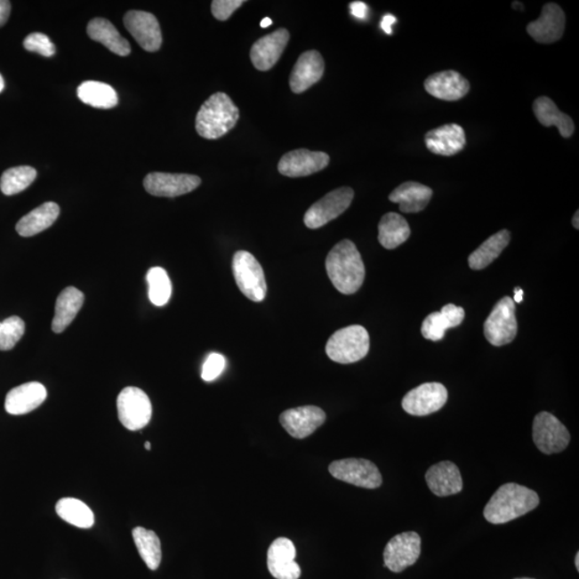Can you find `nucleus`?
Segmentation results:
<instances>
[{
	"instance_id": "obj_1",
	"label": "nucleus",
	"mask_w": 579,
	"mask_h": 579,
	"mask_svg": "<svg viewBox=\"0 0 579 579\" xmlns=\"http://www.w3.org/2000/svg\"><path fill=\"white\" fill-rule=\"evenodd\" d=\"M332 284L342 294H356L365 280V265L361 253L351 241L343 239L334 246L326 261Z\"/></svg>"
},
{
	"instance_id": "obj_2",
	"label": "nucleus",
	"mask_w": 579,
	"mask_h": 579,
	"mask_svg": "<svg viewBox=\"0 0 579 579\" xmlns=\"http://www.w3.org/2000/svg\"><path fill=\"white\" fill-rule=\"evenodd\" d=\"M540 504L539 495L523 485L508 483L497 489L484 509L490 524H507L534 511Z\"/></svg>"
},
{
	"instance_id": "obj_3",
	"label": "nucleus",
	"mask_w": 579,
	"mask_h": 579,
	"mask_svg": "<svg viewBox=\"0 0 579 579\" xmlns=\"http://www.w3.org/2000/svg\"><path fill=\"white\" fill-rule=\"evenodd\" d=\"M239 109L226 92L213 93L197 114L196 129L200 137L217 140L236 127Z\"/></svg>"
},
{
	"instance_id": "obj_4",
	"label": "nucleus",
	"mask_w": 579,
	"mask_h": 579,
	"mask_svg": "<svg viewBox=\"0 0 579 579\" xmlns=\"http://www.w3.org/2000/svg\"><path fill=\"white\" fill-rule=\"evenodd\" d=\"M370 341L366 328L351 326L333 334L326 343V354L332 361L352 364L361 361L369 352Z\"/></svg>"
},
{
	"instance_id": "obj_5",
	"label": "nucleus",
	"mask_w": 579,
	"mask_h": 579,
	"mask_svg": "<svg viewBox=\"0 0 579 579\" xmlns=\"http://www.w3.org/2000/svg\"><path fill=\"white\" fill-rule=\"evenodd\" d=\"M233 275L238 289L253 302H262L268 291L262 266L252 253L237 252L233 257Z\"/></svg>"
},
{
	"instance_id": "obj_6",
	"label": "nucleus",
	"mask_w": 579,
	"mask_h": 579,
	"mask_svg": "<svg viewBox=\"0 0 579 579\" xmlns=\"http://www.w3.org/2000/svg\"><path fill=\"white\" fill-rule=\"evenodd\" d=\"M512 297L504 296L494 307L484 323V334L489 343L501 347L511 343L518 335V320Z\"/></svg>"
},
{
	"instance_id": "obj_7",
	"label": "nucleus",
	"mask_w": 579,
	"mask_h": 579,
	"mask_svg": "<svg viewBox=\"0 0 579 579\" xmlns=\"http://www.w3.org/2000/svg\"><path fill=\"white\" fill-rule=\"evenodd\" d=\"M117 411L125 429L140 430L150 422L153 406L142 390L128 386L118 395Z\"/></svg>"
},
{
	"instance_id": "obj_8",
	"label": "nucleus",
	"mask_w": 579,
	"mask_h": 579,
	"mask_svg": "<svg viewBox=\"0 0 579 579\" xmlns=\"http://www.w3.org/2000/svg\"><path fill=\"white\" fill-rule=\"evenodd\" d=\"M328 471L339 481L354 487L375 489L382 484V476L374 462L363 458H347L333 462Z\"/></svg>"
},
{
	"instance_id": "obj_9",
	"label": "nucleus",
	"mask_w": 579,
	"mask_h": 579,
	"mask_svg": "<svg viewBox=\"0 0 579 579\" xmlns=\"http://www.w3.org/2000/svg\"><path fill=\"white\" fill-rule=\"evenodd\" d=\"M353 197L354 191L350 187H342L328 192L306 212L305 226L312 229L326 226L348 210Z\"/></svg>"
},
{
	"instance_id": "obj_10",
	"label": "nucleus",
	"mask_w": 579,
	"mask_h": 579,
	"mask_svg": "<svg viewBox=\"0 0 579 579\" xmlns=\"http://www.w3.org/2000/svg\"><path fill=\"white\" fill-rule=\"evenodd\" d=\"M532 429L536 447L546 455L565 451L570 443V432L550 412H541L537 414Z\"/></svg>"
},
{
	"instance_id": "obj_11",
	"label": "nucleus",
	"mask_w": 579,
	"mask_h": 579,
	"mask_svg": "<svg viewBox=\"0 0 579 579\" xmlns=\"http://www.w3.org/2000/svg\"><path fill=\"white\" fill-rule=\"evenodd\" d=\"M421 546V536L416 532L409 531L395 535L385 546L384 566L394 573L405 571L419 559Z\"/></svg>"
},
{
	"instance_id": "obj_12",
	"label": "nucleus",
	"mask_w": 579,
	"mask_h": 579,
	"mask_svg": "<svg viewBox=\"0 0 579 579\" xmlns=\"http://www.w3.org/2000/svg\"><path fill=\"white\" fill-rule=\"evenodd\" d=\"M448 398L445 385L437 382L424 383L411 390L403 399L404 410L414 416H425L439 411Z\"/></svg>"
},
{
	"instance_id": "obj_13",
	"label": "nucleus",
	"mask_w": 579,
	"mask_h": 579,
	"mask_svg": "<svg viewBox=\"0 0 579 579\" xmlns=\"http://www.w3.org/2000/svg\"><path fill=\"white\" fill-rule=\"evenodd\" d=\"M199 176L154 172L144 179L145 190L154 197H176L187 195L201 185Z\"/></svg>"
},
{
	"instance_id": "obj_14",
	"label": "nucleus",
	"mask_w": 579,
	"mask_h": 579,
	"mask_svg": "<svg viewBox=\"0 0 579 579\" xmlns=\"http://www.w3.org/2000/svg\"><path fill=\"white\" fill-rule=\"evenodd\" d=\"M330 156L323 151L295 149L281 157L278 171L286 177H305L325 170L330 164Z\"/></svg>"
},
{
	"instance_id": "obj_15",
	"label": "nucleus",
	"mask_w": 579,
	"mask_h": 579,
	"mask_svg": "<svg viewBox=\"0 0 579 579\" xmlns=\"http://www.w3.org/2000/svg\"><path fill=\"white\" fill-rule=\"evenodd\" d=\"M326 420V412L319 406H305L289 409L281 414L280 424L291 437L305 439L314 434Z\"/></svg>"
},
{
	"instance_id": "obj_16",
	"label": "nucleus",
	"mask_w": 579,
	"mask_h": 579,
	"mask_svg": "<svg viewBox=\"0 0 579 579\" xmlns=\"http://www.w3.org/2000/svg\"><path fill=\"white\" fill-rule=\"evenodd\" d=\"M124 24L141 48L157 52L163 44V35L157 18L154 14L132 10L124 18Z\"/></svg>"
},
{
	"instance_id": "obj_17",
	"label": "nucleus",
	"mask_w": 579,
	"mask_h": 579,
	"mask_svg": "<svg viewBox=\"0 0 579 579\" xmlns=\"http://www.w3.org/2000/svg\"><path fill=\"white\" fill-rule=\"evenodd\" d=\"M566 28V15L556 4H546L540 18L527 26V33L539 44H554L562 38Z\"/></svg>"
},
{
	"instance_id": "obj_18",
	"label": "nucleus",
	"mask_w": 579,
	"mask_h": 579,
	"mask_svg": "<svg viewBox=\"0 0 579 579\" xmlns=\"http://www.w3.org/2000/svg\"><path fill=\"white\" fill-rule=\"evenodd\" d=\"M289 40L290 34L285 28H279L259 39L250 51V59L255 69L259 71L272 69L283 55Z\"/></svg>"
},
{
	"instance_id": "obj_19",
	"label": "nucleus",
	"mask_w": 579,
	"mask_h": 579,
	"mask_svg": "<svg viewBox=\"0 0 579 579\" xmlns=\"http://www.w3.org/2000/svg\"><path fill=\"white\" fill-rule=\"evenodd\" d=\"M296 550L286 537H278L268 551V567L276 579H299L301 567L295 561Z\"/></svg>"
},
{
	"instance_id": "obj_20",
	"label": "nucleus",
	"mask_w": 579,
	"mask_h": 579,
	"mask_svg": "<svg viewBox=\"0 0 579 579\" xmlns=\"http://www.w3.org/2000/svg\"><path fill=\"white\" fill-rule=\"evenodd\" d=\"M325 60L319 52L311 50L302 53L294 65L290 76V88L294 93L310 90L325 75Z\"/></svg>"
},
{
	"instance_id": "obj_21",
	"label": "nucleus",
	"mask_w": 579,
	"mask_h": 579,
	"mask_svg": "<svg viewBox=\"0 0 579 579\" xmlns=\"http://www.w3.org/2000/svg\"><path fill=\"white\" fill-rule=\"evenodd\" d=\"M425 90L432 97L446 101H457L470 91V83L461 73L446 70L427 77Z\"/></svg>"
},
{
	"instance_id": "obj_22",
	"label": "nucleus",
	"mask_w": 579,
	"mask_h": 579,
	"mask_svg": "<svg viewBox=\"0 0 579 579\" xmlns=\"http://www.w3.org/2000/svg\"><path fill=\"white\" fill-rule=\"evenodd\" d=\"M426 148L440 156H454L465 149L466 133L457 124L443 125L425 135Z\"/></svg>"
},
{
	"instance_id": "obj_23",
	"label": "nucleus",
	"mask_w": 579,
	"mask_h": 579,
	"mask_svg": "<svg viewBox=\"0 0 579 579\" xmlns=\"http://www.w3.org/2000/svg\"><path fill=\"white\" fill-rule=\"evenodd\" d=\"M48 396L44 385L28 382L17 386L7 394L4 409L9 414L23 415L38 408Z\"/></svg>"
},
{
	"instance_id": "obj_24",
	"label": "nucleus",
	"mask_w": 579,
	"mask_h": 579,
	"mask_svg": "<svg viewBox=\"0 0 579 579\" xmlns=\"http://www.w3.org/2000/svg\"><path fill=\"white\" fill-rule=\"evenodd\" d=\"M426 483L438 497H448L462 490V478L455 463L441 462L431 466L426 472Z\"/></svg>"
},
{
	"instance_id": "obj_25",
	"label": "nucleus",
	"mask_w": 579,
	"mask_h": 579,
	"mask_svg": "<svg viewBox=\"0 0 579 579\" xmlns=\"http://www.w3.org/2000/svg\"><path fill=\"white\" fill-rule=\"evenodd\" d=\"M465 319V310L453 304L443 306L440 312L427 316L422 326V335L431 342H439L448 328L461 326Z\"/></svg>"
},
{
	"instance_id": "obj_26",
	"label": "nucleus",
	"mask_w": 579,
	"mask_h": 579,
	"mask_svg": "<svg viewBox=\"0 0 579 579\" xmlns=\"http://www.w3.org/2000/svg\"><path fill=\"white\" fill-rule=\"evenodd\" d=\"M431 197L432 190L430 187L416 181H406L396 188L390 193L389 199L390 202L398 203L401 212L411 213L425 210Z\"/></svg>"
},
{
	"instance_id": "obj_27",
	"label": "nucleus",
	"mask_w": 579,
	"mask_h": 579,
	"mask_svg": "<svg viewBox=\"0 0 579 579\" xmlns=\"http://www.w3.org/2000/svg\"><path fill=\"white\" fill-rule=\"evenodd\" d=\"M84 294L75 286H68L57 297L55 304V316L52 322V330L60 334L69 326L84 304Z\"/></svg>"
},
{
	"instance_id": "obj_28",
	"label": "nucleus",
	"mask_w": 579,
	"mask_h": 579,
	"mask_svg": "<svg viewBox=\"0 0 579 579\" xmlns=\"http://www.w3.org/2000/svg\"><path fill=\"white\" fill-rule=\"evenodd\" d=\"M87 34L90 38L101 43L113 53L119 56H128L132 53V46L123 38L115 26L109 20L96 18L87 25Z\"/></svg>"
},
{
	"instance_id": "obj_29",
	"label": "nucleus",
	"mask_w": 579,
	"mask_h": 579,
	"mask_svg": "<svg viewBox=\"0 0 579 579\" xmlns=\"http://www.w3.org/2000/svg\"><path fill=\"white\" fill-rule=\"evenodd\" d=\"M60 208L54 202H46L35 208L28 215L20 219L17 223V232L20 237H30L45 231L59 218Z\"/></svg>"
},
{
	"instance_id": "obj_30",
	"label": "nucleus",
	"mask_w": 579,
	"mask_h": 579,
	"mask_svg": "<svg viewBox=\"0 0 579 579\" xmlns=\"http://www.w3.org/2000/svg\"><path fill=\"white\" fill-rule=\"evenodd\" d=\"M534 112L537 121L545 127L555 126L561 137L570 138L575 130L572 118L560 111L555 102L549 97H539L534 102Z\"/></svg>"
},
{
	"instance_id": "obj_31",
	"label": "nucleus",
	"mask_w": 579,
	"mask_h": 579,
	"mask_svg": "<svg viewBox=\"0 0 579 579\" xmlns=\"http://www.w3.org/2000/svg\"><path fill=\"white\" fill-rule=\"evenodd\" d=\"M409 223L398 213H388L379 223V242L385 249H395L410 237Z\"/></svg>"
},
{
	"instance_id": "obj_32",
	"label": "nucleus",
	"mask_w": 579,
	"mask_h": 579,
	"mask_svg": "<svg viewBox=\"0 0 579 579\" xmlns=\"http://www.w3.org/2000/svg\"><path fill=\"white\" fill-rule=\"evenodd\" d=\"M510 241L511 233L508 229H503V231L494 234L470 254L469 266L473 270L487 268L507 248Z\"/></svg>"
},
{
	"instance_id": "obj_33",
	"label": "nucleus",
	"mask_w": 579,
	"mask_h": 579,
	"mask_svg": "<svg viewBox=\"0 0 579 579\" xmlns=\"http://www.w3.org/2000/svg\"><path fill=\"white\" fill-rule=\"evenodd\" d=\"M77 97L83 103L96 109H112L118 104L117 91L106 83L86 81L77 87Z\"/></svg>"
},
{
	"instance_id": "obj_34",
	"label": "nucleus",
	"mask_w": 579,
	"mask_h": 579,
	"mask_svg": "<svg viewBox=\"0 0 579 579\" xmlns=\"http://www.w3.org/2000/svg\"><path fill=\"white\" fill-rule=\"evenodd\" d=\"M56 513L66 523L77 527V528L90 529L95 523L92 511L81 500L75 498L60 499L56 503Z\"/></svg>"
},
{
	"instance_id": "obj_35",
	"label": "nucleus",
	"mask_w": 579,
	"mask_h": 579,
	"mask_svg": "<svg viewBox=\"0 0 579 579\" xmlns=\"http://www.w3.org/2000/svg\"><path fill=\"white\" fill-rule=\"evenodd\" d=\"M133 536L139 554L146 566L151 571L157 570L161 563V558H163L158 535L154 531L146 530L143 527H137L133 530Z\"/></svg>"
},
{
	"instance_id": "obj_36",
	"label": "nucleus",
	"mask_w": 579,
	"mask_h": 579,
	"mask_svg": "<svg viewBox=\"0 0 579 579\" xmlns=\"http://www.w3.org/2000/svg\"><path fill=\"white\" fill-rule=\"evenodd\" d=\"M36 179V171L31 166L22 165L4 172L0 180V189L4 195L14 196L28 189Z\"/></svg>"
},
{
	"instance_id": "obj_37",
	"label": "nucleus",
	"mask_w": 579,
	"mask_h": 579,
	"mask_svg": "<svg viewBox=\"0 0 579 579\" xmlns=\"http://www.w3.org/2000/svg\"><path fill=\"white\" fill-rule=\"evenodd\" d=\"M149 296L155 306L168 304L172 294V284L168 273L163 268H153L148 273Z\"/></svg>"
},
{
	"instance_id": "obj_38",
	"label": "nucleus",
	"mask_w": 579,
	"mask_h": 579,
	"mask_svg": "<svg viewBox=\"0 0 579 579\" xmlns=\"http://www.w3.org/2000/svg\"><path fill=\"white\" fill-rule=\"evenodd\" d=\"M25 333V322L13 316L0 322V351H9L15 347Z\"/></svg>"
},
{
	"instance_id": "obj_39",
	"label": "nucleus",
	"mask_w": 579,
	"mask_h": 579,
	"mask_svg": "<svg viewBox=\"0 0 579 579\" xmlns=\"http://www.w3.org/2000/svg\"><path fill=\"white\" fill-rule=\"evenodd\" d=\"M23 45L26 50L44 57H52L56 53L55 44L48 36L41 33H33L26 36Z\"/></svg>"
},
{
	"instance_id": "obj_40",
	"label": "nucleus",
	"mask_w": 579,
	"mask_h": 579,
	"mask_svg": "<svg viewBox=\"0 0 579 579\" xmlns=\"http://www.w3.org/2000/svg\"><path fill=\"white\" fill-rule=\"evenodd\" d=\"M226 367V359L221 354L212 353L206 358L202 369V379L206 382H211L219 377Z\"/></svg>"
},
{
	"instance_id": "obj_41",
	"label": "nucleus",
	"mask_w": 579,
	"mask_h": 579,
	"mask_svg": "<svg viewBox=\"0 0 579 579\" xmlns=\"http://www.w3.org/2000/svg\"><path fill=\"white\" fill-rule=\"evenodd\" d=\"M244 4V0H213L212 13L218 20H227Z\"/></svg>"
},
{
	"instance_id": "obj_42",
	"label": "nucleus",
	"mask_w": 579,
	"mask_h": 579,
	"mask_svg": "<svg viewBox=\"0 0 579 579\" xmlns=\"http://www.w3.org/2000/svg\"><path fill=\"white\" fill-rule=\"evenodd\" d=\"M351 14L358 20H365L368 15V6L362 2H353L350 4Z\"/></svg>"
},
{
	"instance_id": "obj_43",
	"label": "nucleus",
	"mask_w": 579,
	"mask_h": 579,
	"mask_svg": "<svg viewBox=\"0 0 579 579\" xmlns=\"http://www.w3.org/2000/svg\"><path fill=\"white\" fill-rule=\"evenodd\" d=\"M10 12H12V3L8 0H0V28L7 23Z\"/></svg>"
},
{
	"instance_id": "obj_44",
	"label": "nucleus",
	"mask_w": 579,
	"mask_h": 579,
	"mask_svg": "<svg viewBox=\"0 0 579 579\" xmlns=\"http://www.w3.org/2000/svg\"><path fill=\"white\" fill-rule=\"evenodd\" d=\"M396 19L392 14H386L381 22V28L384 30V33L388 35H392V26L396 23Z\"/></svg>"
},
{
	"instance_id": "obj_45",
	"label": "nucleus",
	"mask_w": 579,
	"mask_h": 579,
	"mask_svg": "<svg viewBox=\"0 0 579 579\" xmlns=\"http://www.w3.org/2000/svg\"><path fill=\"white\" fill-rule=\"evenodd\" d=\"M523 299H524V290L519 288V286H518V288L514 289V299H513V301H514V302H519H519H521V301H523Z\"/></svg>"
},
{
	"instance_id": "obj_46",
	"label": "nucleus",
	"mask_w": 579,
	"mask_h": 579,
	"mask_svg": "<svg viewBox=\"0 0 579 579\" xmlns=\"http://www.w3.org/2000/svg\"><path fill=\"white\" fill-rule=\"evenodd\" d=\"M272 24H273L272 20H270L269 18H265V19L262 20V22H261V28H268Z\"/></svg>"
},
{
	"instance_id": "obj_47",
	"label": "nucleus",
	"mask_w": 579,
	"mask_h": 579,
	"mask_svg": "<svg viewBox=\"0 0 579 579\" xmlns=\"http://www.w3.org/2000/svg\"><path fill=\"white\" fill-rule=\"evenodd\" d=\"M578 216H579V212L577 211V212L575 213V215H574V217H573V221H572L573 227L575 228L576 229H579V222H578V219H579V218H578Z\"/></svg>"
},
{
	"instance_id": "obj_48",
	"label": "nucleus",
	"mask_w": 579,
	"mask_h": 579,
	"mask_svg": "<svg viewBox=\"0 0 579 579\" xmlns=\"http://www.w3.org/2000/svg\"><path fill=\"white\" fill-rule=\"evenodd\" d=\"M4 77L2 75H0V92L4 91Z\"/></svg>"
},
{
	"instance_id": "obj_49",
	"label": "nucleus",
	"mask_w": 579,
	"mask_h": 579,
	"mask_svg": "<svg viewBox=\"0 0 579 579\" xmlns=\"http://www.w3.org/2000/svg\"><path fill=\"white\" fill-rule=\"evenodd\" d=\"M575 566H576V570L579 571V554L577 552L576 557H575Z\"/></svg>"
},
{
	"instance_id": "obj_50",
	"label": "nucleus",
	"mask_w": 579,
	"mask_h": 579,
	"mask_svg": "<svg viewBox=\"0 0 579 579\" xmlns=\"http://www.w3.org/2000/svg\"><path fill=\"white\" fill-rule=\"evenodd\" d=\"M145 448L146 450L149 451L151 448L150 443L149 442H145Z\"/></svg>"
},
{
	"instance_id": "obj_51",
	"label": "nucleus",
	"mask_w": 579,
	"mask_h": 579,
	"mask_svg": "<svg viewBox=\"0 0 579 579\" xmlns=\"http://www.w3.org/2000/svg\"><path fill=\"white\" fill-rule=\"evenodd\" d=\"M516 579H534V578H516Z\"/></svg>"
}]
</instances>
